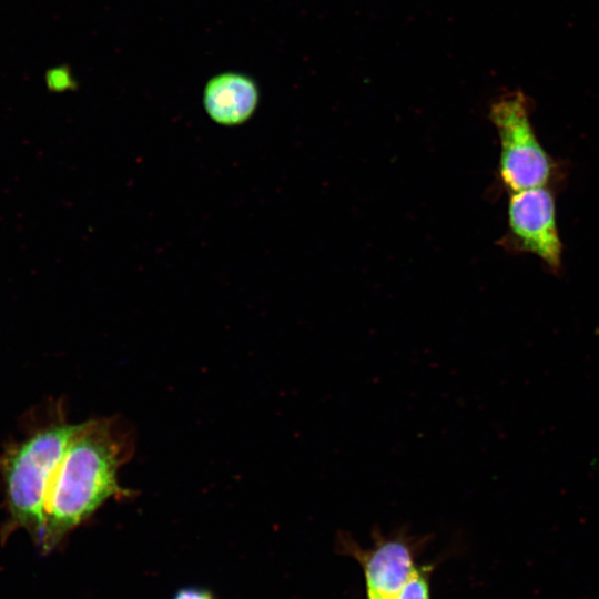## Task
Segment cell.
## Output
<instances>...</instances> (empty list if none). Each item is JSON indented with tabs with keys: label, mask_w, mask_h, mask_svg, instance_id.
<instances>
[{
	"label": "cell",
	"mask_w": 599,
	"mask_h": 599,
	"mask_svg": "<svg viewBox=\"0 0 599 599\" xmlns=\"http://www.w3.org/2000/svg\"><path fill=\"white\" fill-rule=\"evenodd\" d=\"M394 599H429L428 578L420 569H415Z\"/></svg>",
	"instance_id": "7"
},
{
	"label": "cell",
	"mask_w": 599,
	"mask_h": 599,
	"mask_svg": "<svg viewBox=\"0 0 599 599\" xmlns=\"http://www.w3.org/2000/svg\"><path fill=\"white\" fill-rule=\"evenodd\" d=\"M530 113V100L521 91L508 92L490 106L500 143L499 173L510 193L547 185L554 174L552 159L535 132Z\"/></svg>",
	"instance_id": "3"
},
{
	"label": "cell",
	"mask_w": 599,
	"mask_h": 599,
	"mask_svg": "<svg viewBox=\"0 0 599 599\" xmlns=\"http://www.w3.org/2000/svg\"><path fill=\"white\" fill-rule=\"evenodd\" d=\"M258 102L255 82L241 73L227 72L212 78L203 92L209 116L222 125H237L254 113Z\"/></svg>",
	"instance_id": "6"
},
{
	"label": "cell",
	"mask_w": 599,
	"mask_h": 599,
	"mask_svg": "<svg viewBox=\"0 0 599 599\" xmlns=\"http://www.w3.org/2000/svg\"><path fill=\"white\" fill-rule=\"evenodd\" d=\"M128 456L126 435L113 419L81 423L49 487L42 551L52 550L108 499L124 493L118 470Z\"/></svg>",
	"instance_id": "1"
},
{
	"label": "cell",
	"mask_w": 599,
	"mask_h": 599,
	"mask_svg": "<svg viewBox=\"0 0 599 599\" xmlns=\"http://www.w3.org/2000/svg\"><path fill=\"white\" fill-rule=\"evenodd\" d=\"M507 217L509 236L518 251L539 257L554 272L561 268L556 202L547 185L510 193Z\"/></svg>",
	"instance_id": "4"
},
{
	"label": "cell",
	"mask_w": 599,
	"mask_h": 599,
	"mask_svg": "<svg viewBox=\"0 0 599 599\" xmlns=\"http://www.w3.org/2000/svg\"><path fill=\"white\" fill-rule=\"evenodd\" d=\"M81 424L63 418L38 427L0 456L7 520L2 535L23 529L40 544L52 477Z\"/></svg>",
	"instance_id": "2"
},
{
	"label": "cell",
	"mask_w": 599,
	"mask_h": 599,
	"mask_svg": "<svg viewBox=\"0 0 599 599\" xmlns=\"http://www.w3.org/2000/svg\"><path fill=\"white\" fill-rule=\"evenodd\" d=\"M172 599H216V597L205 588L184 587L179 589Z\"/></svg>",
	"instance_id": "8"
},
{
	"label": "cell",
	"mask_w": 599,
	"mask_h": 599,
	"mask_svg": "<svg viewBox=\"0 0 599 599\" xmlns=\"http://www.w3.org/2000/svg\"><path fill=\"white\" fill-rule=\"evenodd\" d=\"M373 536L374 546L369 549L359 547L346 532L338 534L337 545L362 565L368 599H394L415 570L416 545L423 540L405 531L384 537L375 530Z\"/></svg>",
	"instance_id": "5"
}]
</instances>
